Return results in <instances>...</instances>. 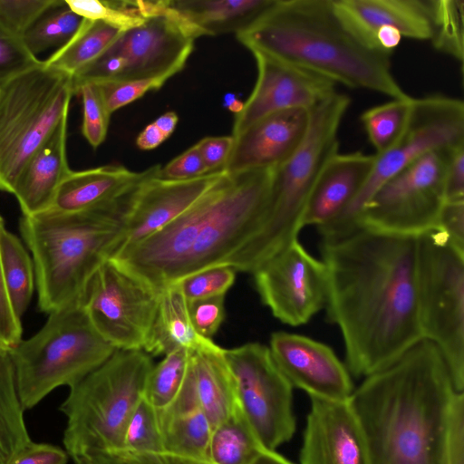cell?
I'll use <instances>...</instances> for the list:
<instances>
[{"instance_id": "obj_1", "label": "cell", "mask_w": 464, "mask_h": 464, "mask_svg": "<svg viewBox=\"0 0 464 464\" xmlns=\"http://www.w3.org/2000/svg\"><path fill=\"white\" fill-rule=\"evenodd\" d=\"M328 276V320L338 326L346 367L367 377L423 339L419 313L418 237L358 226L321 240Z\"/></svg>"}, {"instance_id": "obj_2", "label": "cell", "mask_w": 464, "mask_h": 464, "mask_svg": "<svg viewBox=\"0 0 464 464\" xmlns=\"http://www.w3.org/2000/svg\"><path fill=\"white\" fill-rule=\"evenodd\" d=\"M456 392L440 350L427 339L365 377L349 401L371 464H449L446 428Z\"/></svg>"}, {"instance_id": "obj_3", "label": "cell", "mask_w": 464, "mask_h": 464, "mask_svg": "<svg viewBox=\"0 0 464 464\" xmlns=\"http://www.w3.org/2000/svg\"><path fill=\"white\" fill-rule=\"evenodd\" d=\"M273 169L224 171L174 221L111 258L159 290L201 269L224 264L258 231Z\"/></svg>"}, {"instance_id": "obj_4", "label": "cell", "mask_w": 464, "mask_h": 464, "mask_svg": "<svg viewBox=\"0 0 464 464\" xmlns=\"http://www.w3.org/2000/svg\"><path fill=\"white\" fill-rule=\"evenodd\" d=\"M236 36L248 50H260L334 83L392 99L410 97L392 75V54L369 47L354 35L333 0H276Z\"/></svg>"}, {"instance_id": "obj_5", "label": "cell", "mask_w": 464, "mask_h": 464, "mask_svg": "<svg viewBox=\"0 0 464 464\" xmlns=\"http://www.w3.org/2000/svg\"><path fill=\"white\" fill-rule=\"evenodd\" d=\"M130 197L106 208L23 216L20 231L32 255L40 311L49 314L82 302L94 273L122 243Z\"/></svg>"}, {"instance_id": "obj_6", "label": "cell", "mask_w": 464, "mask_h": 464, "mask_svg": "<svg viewBox=\"0 0 464 464\" xmlns=\"http://www.w3.org/2000/svg\"><path fill=\"white\" fill-rule=\"evenodd\" d=\"M350 99L336 91L310 110L308 130L297 150L273 169L270 192L256 235L224 264L253 273L298 239L304 212L324 166L338 153V130Z\"/></svg>"}, {"instance_id": "obj_7", "label": "cell", "mask_w": 464, "mask_h": 464, "mask_svg": "<svg viewBox=\"0 0 464 464\" xmlns=\"http://www.w3.org/2000/svg\"><path fill=\"white\" fill-rule=\"evenodd\" d=\"M152 367L150 356L143 350H115L70 388L60 411L67 419L63 442L72 459L122 450L127 424L143 397Z\"/></svg>"}, {"instance_id": "obj_8", "label": "cell", "mask_w": 464, "mask_h": 464, "mask_svg": "<svg viewBox=\"0 0 464 464\" xmlns=\"http://www.w3.org/2000/svg\"><path fill=\"white\" fill-rule=\"evenodd\" d=\"M115 350L94 329L82 302L49 314L35 334L9 348L24 410L58 387H73Z\"/></svg>"}, {"instance_id": "obj_9", "label": "cell", "mask_w": 464, "mask_h": 464, "mask_svg": "<svg viewBox=\"0 0 464 464\" xmlns=\"http://www.w3.org/2000/svg\"><path fill=\"white\" fill-rule=\"evenodd\" d=\"M72 76L41 61L0 84V190L12 193L22 169L68 115Z\"/></svg>"}, {"instance_id": "obj_10", "label": "cell", "mask_w": 464, "mask_h": 464, "mask_svg": "<svg viewBox=\"0 0 464 464\" xmlns=\"http://www.w3.org/2000/svg\"><path fill=\"white\" fill-rule=\"evenodd\" d=\"M417 281L423 339L440 350L464 392V250L440 229L418 236Z\"/></svg>"}, {"instance_id": "obj_11", "label": "cell", "mask_w": 464, "mask_h": 464, "mask_svg": "<svg viewBox=\"0 0 464 464\" xmlns=\"http://www.w3.org/2000/svg\"><path fill=\"white\" fill-rule=\"evenodd\" d=\"M464 144V103L442 95L413 98L407 125L387 150L374 154L366 183L349 207L318 228L322 239L342 237L356 227L357 218L375 191L390 178L424 155Z\"/></svg>"}, {"instance_id": "obj_12", "label": "cell", "mask_w": 464, "mask_h": 464, "mask_svg": "<svg viewBox=\"0 0 464 464\" xmlns=\"http://www.w3.org/2000/svg\"><path fill=\"white\" fill-rule=\"evenodd\" d=\"M452 149L430 152L386 180L363 207L356 227L412 237L437 228L445 202L444 169Z\"/></svg>"}, {"instance_id": "obj_13", "label": "cell", "mask_w": 464, "mask_h": 464, "mask_svg": "<svg viewBox=\"0 0 464 464\" xmlns=\"http://www.w3.org/2000/svg\"><path fill=\"white\" fill-rule=\"evenodd\" d=\"M160 291L109 258L89 282L82 306L94 329L116 350H143Z\"/></svg>"}, {"instance_id": "obj_14", "label": "cell", "mask_w": 464, "mask_h": 464, "mask_svg": "<svg viewBox=\"0 0 464 464\" xmlns=\"http://www.w3.org/2000/svg\"><path fill=\"white\" fill-rule=\"evenodd\" d=\"M239 406L261 444L272 450L295 430L293 386L275 363L268 346L259 343L225 349Z\"/></svg>"}, {"instance_id": "obj_15", "label": "cell", "mask_w": 464, "mask_h": 464, "mask_svg": "<svg viewBox=\"0 0 464 464\" xmlns=\"http://www.w3.org/2000/svg\"><path fill=\"white\" fill-rule=\"evenodd\" d=\"M259 296L285 324H306L325 306L327 270L295 240L261 264L253 273Z\"/></svg>"}, {"instance_id": "obj_16", "label": "cell", "mask_w": 464, "mask_h": 464, "mask_svg": "<svg viewBox=\"0 0 464 464\" xmlns=\"http://www.w3.org/2000/svg\"><path fill=\"white\" fill-rule=\"evenodd\" d=\"M257 78L254 89L237 113L235 138L260 119L288 110L310 111L335 92V83L293 63L256 49Z\"/></svg>"}, {"instance_id": "obj_17", "label": "cell", "mask_w": 464, "mask_h": 464, "mask_svg": "<svg viewBox=\"0 0 464 464\" xmlns=\"http://www.w3.org/2000/svg\"><path fill=\"white\" fill-rule=\"evenodd\" d=\"M195 39L168 0H159L154 12L140 25L122 32L111 48L127 59V80L173 76L184 68Z\"/></svg>"}, {"instance_id": "obj_18", "label": "cell", "mask_w": 464, "mask_h": 464, "mask_svg": "<svg viewBox=\"0 0 464 464\" xmlns=\"http://www.w3.org/2000/svg\"><path fill=\"white\" fill-rule=\"evenodd\" d=\"M160 167L131 193L123 216V240L117 252L170 224L195 204L224 174L222 169L183 180L158 178Z\"/></svg>"}, {"instance_id": "obj_19", "label": "cell", "mask_w": 464, "mask_h": 464, "mask_svg": "<svg viewBox=\"0 0 464 464\" xmlns=\"http://www.w3.org/2000/svg\"><path fill=\"white\" fill-rule=\"evenodd\" d=\"M268 348L293 388L304 390L310 397L339 401L350 399L354 390L350 372L327 344L279 331L271 334Z\"/></svg>"}, {"instance_id": "obj_20", "label": "cell", "mask_w": 464, "mask_h": 464, "mask_svg": "<svg viewBox=\"0 0 464 464\" xmlns=\"http://www.w3.org/2000/svg\"><path fill=\"white\" fill-rule=\"evenodd\" d=\"M310 399L301 464H371L362 428L349 400Z\"/></svg>"}, {"instance_id": "obj_21", "label": "cell", "mask_w": 464, "mask_h": 464, "mask_svg": "<svg viewBox=\"0 0 464 464\" xmlns=\"http://www.w3.org/2000/svg\"><path fill=\"white\" fill-rule=\"evenodd\" d=\"M310 111L288 110L266 116L234 138L222 169L227 173L276 169L300 146L308 130Z\"/></svg>"}, {"instance_id": "obj_22", "label": "cell", "mask_w": 464, "mask_h": 464, "mask_svg": "<svg viewBox=\"0 0 464 464\" xmlns=\"http://www.w3.org/2000/svg\"><path fill=\"white\" fill-rule=\"evenodd\" d=\"M333 1L340 17L353 34L377 51L380 50L375 44V34L382 27H392L402 37L411 39L431 38V0Z\"/></svg>"}, {"instance_id": "obj_23", "label": "cell", "mask_w": 464, "mask_h": 464, "mask_svg": "<svg viewBox=\"0 0 464 464\" xmlns=\"http://www.w3.org/2000/svg\"><path fill=\"white\" fill-rule=\"evenodd\" d=\"M141 172L123 166H102L72 171L60 184L49 209L77 213L111 208L125 201L151 172Z\"/></svg>"}, {"instance_id": "obj_24", "label": "cell", "mask_w": 464, "mask_h": 464, "mask_svg": "<svg viewBox=\"0 0 464 464\" xmlns=\"http://www.w3.org/2000/svg\"><path fill=\"white\" fill-rule=\"evenodd\" d=\"M374 155L336 153L324 166L309 198L303 225L325 226L357 197L374 165Z\"/></svg>"}, {"instance_id": "obj_25", "label": "cell", "mask_w": 464, "mask_h": 464, "mask_svg": "<svg viewBox=\"0 0 464 464\" xmlns=\"http://www.w3.org/2000/svg\"><path fill=\"white\" fill-rule=\"evenodd\" d=\"M68 115L27 161L19 174L13 194L23 216H33L49 209L55 193L71 172L66 156Z\"/></svg>"}, {"instance_id": "obj_26", "label": "cell", "mask_w": 464, "mask_h": 464, "mask_svg": "<svg viewBox=\"0 0 464 464\" xmlns=\"http://www.w3.org/2000/svg\"><path fill=\"white\" fill-rule=\"evenodd\" d=\"M224 350L214 342L189 353L187 372L212 430L239 406L234 376Z\"/></svg>"}, {"instance_id": "obj_27", "label": "cell", "mask_w": 464, "mask_h": 464, "mask_svg": "<svg viewBox=\"0 0 464 464\" xmlns=\"http://www.w3.org/2000/svg\"><path fill=\"white\" fill-rule=\"evenodd\" d=\"M276 0H168L196 38L245 31Z\"/></svg>"}, {"instance_id": "obj_28", "label": "cell", "mask_w": 464, "mask_h": 464, "mask_svg": "<svg viewBox=\"0 0 464 464\" xmlns=\"http://www.w3.org/2000/svg\"><path fill=\"white\" fill-rule=\"evenodd\" d=\"M211 342V339L200 336L193 328L188 302L179 284L175 282L163 287L156 317L143 351L154 356L166 355L179 348H201Z\"/></svg>"}, {"instance_id": "obj_29", "label": "cell", "mask_w": 464, "mask_h": 464, "mask_svg": "<svg viewBox=\"0 0 464 464\" xmlns=\"http://www.w3.org/2000/svg\"><path fill=\"white\" fill-rule=\"evenodd\" d=\"M9 348L0 344V464H7L33 441L27 431Z\"/></svg>"}, {"instance_id": "obj_30", "label": "cell", "mask_w": 464, "mask_h": 464, "mask_svg": "<svg viewBox=\"0 0 464 464\" xmlns=\"http://www.w3.org/2000/svg\"><path fill=\"white\" fill-rule=\"evenodd\" d=\"M158 417L164 452L208 461L212 427L198 405L179 412H158Z\"/></svg>"}, {"instance_id": "obj_31", "label": "cell", "mask_w": 464, "mask_h": 464, "mask_svg": "<svg viewBox=\"0 0 464 464\" xmlns=\"http://www.w3.org/2000/svg\"><path fill=\"white\" fill-rule=\"evenodd\" d=\"M121 34L103 21L84 19L76 34L44 63L72 76L104 53Z\"/></svg>"}, {"instance_id": "obj_32", "label": "cell", "mask_w": 464, "mask_h": 464, "mask_svg": "<svg viewBox=\"0 0 464 464\" xmlns=\"http://www.w3.org/2000/svg\"><path fill=\"white\" fill-rule=\"evenodd\" d=\"M266 449L238 406L233 414L213 429L208 461L213 464H249Z\"/></svg>"}, {"instance_id": "obj_33", "label": "cell", "mask_w": 464, "mask_h": 464, "mask_svg": "<svg viewBox=\"0 0 464 464\" xmlns=\"http://www.w3.org/2000/svg\"><path fill=\"white\" fill-rule=\"evenodd\" d=\"M83 17L74 13L65 0H53L20 39L34 57L51 48H61L79 31Z\"/></svg>"}, {"instance_id": "obj_34", "label": "cell", "mask_w": 464, "mask_h": 464, "mask_svg": "<svg viewBox=\"0 0 464 464\" xmlns=\"http://www.w3.org/2000/svg\"><path fill=\"white\" fill-rule=\"evenodd\" d=\"M0 255L7 292L14 313L21 319L34 295L33 259L21 240L5 226L0 231Z\"/></svg>"}, {"instance_id": "obj_35", "label": "cell", "mask_w": 464, "mask_h": 464, "mask_svg": "<svg viewBox=\"0 0 464 464\" xmlns=\"http://www.w3.org/2000/svg\"><path fill=\"white\" fill-rule=\"evenodd\" d=\"M412 102L411 96L392 99L362 112L361 121L375 154L384 152L399 139L407 125Z\"/></svg>"}, {"instance_id": "obj_36", "label": "cell", "mask_w": 464, "mask_h": 464, "mask_svg": "<svg viewBox=\"0 0 464 464\" xmlns=\"http://www.w3.org/2000/svg\"><path fill=\"white\" fill-rule=\"evenodd\" d=\"M190 351L177 349L166 354L150 370L143 397L158 412L167 410L178 397L185 380Z\"/></svg>"}, {"instance_id": "obj_37", "label": "cell", "mask_w": 464, "mask_h": 464, "mask_svg": "<svg viewBox=\"0 0 464 464\" xmlns=\"http://www.w3.org/2000/svg\"><path fill=\"white\" fill-rule=\"evenodd\" d=\"M432 33L435 49L457 61L464 58V1L431 0Z\"/></svg>"}, {"instance_id": "obj_38", "label": "cell", "mask_w": 464, "mask_h": 464, "mask_svg": "<svg viewBox=\"0 0 464 464\" xmlns=\"http://www.w3.org/2000/svg\"><path fill=\"white\" fill-rule=\"evenodd\" d=\"M77 14L103 21L124 32L140 25L147 18L143 1L65 0Z\"/></svg>"}, {"instance_id": "obj_39", "label": "cell", "mask_w": 464, "mask_h": 464, "mask_svg": "<svg viewBox=\"0 0 464 464\" xmlns=\"http://www.w3.org/2000/svg\"><path fill=\"white\" fill-rule=\"evenodd\" d=\"M119 452H164L158 412L144 397L139 401L129 420L122 450Z\"/></svg>"}, {"instance_id": "obj_40", "label": "cell", "mask_w": 464, "mask_h": 464, "mask_svg": "<svg viewBox=\"0 0 464 464\" xmlns=\"http://www.w3.org/2000/svg\"><path fill=\"white\" fill-rule=\"evenodd\" d=\"M236 269L218 264L177 281L187 302L225 295L236 279Z\"/></svg>"}, {"instance_id": "obj_41", "label": "cell", "mask_w": 464, "mask_h": 464, "mask_svg": "<svg viewBox=\"0 0 464 464\" xmlns=\"http://www.w3.org/2000/svg\"><path fill=\"white\" fill-rule=\"evenodd\" d=\"M76 93L81 94L83 105L82 135L96 149L106 138L111 113L97 83H83L78 87Z\"/></svg>"}, {"instance_id": "obj_42", "label": "cell", "mask_w": 464, "mask_h": 464, "mask_svg": "<svg viewBox=\"0 0 464 464\" xmlns=\"http://www.w3.org/2000/svg\"><path fill=\"white\" fill-rule=\"evenodd\" d=\"M172 76L164 74L154 77L113 81L97 83L108 111H115L131 103L150 91L160 89Z\"/></svg>"}, {"instance_id": "obj_43", "label": "cell", "mask_w": 464, "mask_h": 464, "mask_svg": "<svg viewBox=\"0 0 464 464\" xmlns=\"http://www.w3.org/2000/svg\"><path fill=\"white\" fill-rule=\"evenodd\" d=\"M40 63L21 39L0 23V84Z\"/></svg>"}, {"instance_id": "obj_44", "label": "cell", "mask_w": 464, "mask_h": 464, "mask_svg": "<svg viewBox=\"0 0 464 464\" xmlns=\"http://www.w3.org/2000/svg\"><path fill=\"white\" fill-rule=\"evenodd\" d=\"M53 0H0V23L19 38Z\"/></svg>"}, {"instance_id": "obj_45", "label": "cell", "mask_w": 464, "mask_h": 464, "mask_svg": "<svg viewBox=\"0 0 464 464\" xmlns=\"http://www.w3.org/2000/svg\"><path fill=\"white\" fill-rule=\"evenodd\" d=\"M188 312L195 331L211 339L225 317L224 295L188 302Z\"/></svg>"}, {"instance_id": "obj_46", "label": "cell", "mask_w": 464, "mask_h": 464, "mask_svg": "<svg viewBox=\"0 0 464 464\" xmlns=\"http://www.w3.org/2000/svg\"><path fill=\"white\" fill-rule=\"evenodd\" d=\"M446 447L449 464H464V392H457L450 403Z\"/></svg>"}, {"instance_id": "obj_47", "label": "cell", "mask_w": 464, "mask_h": 464, "mask_svg": "<svg viewBox=\"0 0 464 464\" xmlns=\"http://www.w3.org/2000/svg\"><path fill=\"white\" fill-rule=\"evenodd\" d=\"M4 226L0 216V231ZM22 334L21 319L15 314L7 292L0 255V344L11 348L22 340Z\"/></svg>"}, {"instance_id": "obj_48", "label": "cell", "mask_w": 464, "mask_h": 464, "mask_svg": "<svg viewBox=\"0 0 464 464\" xmlns=\"http://www.w3.org/2000/svg\"><path fill=\"white\" fill-rule=\"evenodd\" d=\"M209 173L203 162L197 145L190 147L173 159L163 168L160 167L158 178L171 180L194 179Z\"/></svg>"}, {"instance_id": "obj_49", "label": "cell", "mask_w": 464, "mask_h": 464, "mask_svg": "<svg viewBox=\"0 0 464 464\" xmlns=\"http://www.w3.org/2000/svg\"><path fill=\"white\" fill-rule=\"evenodd\" d=\"M445 202L464 200V144L453 148L443 174Z\"/></svg>"}, {"instance_id": "obj_50", "label": "cell", "mask_w": 464, "mask_h": 464, "mask_svg": "<svg viewBox=\"0 0 464 464\" xmlns=\"http://www.w3.org/2000/svg\"><path fill=\"white\" fill-rule=\"evenodd\" d=\"M234 144L232 136L207 137L196 145L208 172L224 168Z\"/></svg>"}, {"instance_id": "obj_51", "label": "cell", "mask_w": 464, "mask_h": 464, "mask_svg": "<svg viewBox=\"0 0 464 464\" xmlns=\"http://www.w3.org/2000/svg\"><path fill=\"white\" fill-rule=\"evenodd\" d=\"M437 228L443 231L454 245L464 250V200L444 202Z\"/></svg>"}, {"instance_id": "obj_52", "label": "cell", "mask_w": 464, "mask_h": 464, "mask_svg": "<svg viewBox=\"0 0 464 464\" xmlns=\"http://www.w3.org/2000/svg\"><path fill=\"white\" fill-rule=\"evenodd\" d=\"M68 454L59 447L32 442L7 464H66Z\"/></svg>"}, {"instance_id": "obj_53", "label": "cell", "mask_w": 464, "mask_h": 464, "mask_svg": "<svg viewBox=\"0 0 464 464\" xmlns=\"http://www.w3.org/2000/svg\"><path fill=\"white\" fill-rule=\"evenodd\" d=\"M112 455L121 464H213L208 460H198L168 452H118Z\"/></svg>"}, {"instance_id": "obj_54", "label": "cell", "mask_w": 464, "mask_h": 464, "mask_svg": "<svg viewBox=\"0 0 464 464\" xmlns=\"http://www.w3.org/2000/svg\"><path fill=\"white\" fill-rule=\"evenodd\" d=\"M402 36L401 33L392 27H382L375 34L376 47L386 53L392 54V51L400 44Z\"/></svg>"}, {"instance_id": "obj_55", "label": "cell", "mask_w": 464, "mask_h": 464, "mask_svg": "<svg viewBox=\"0 0 464 464\" xmlns=\"http://www.w3.org/2000/svg\"><path fill=\"white\" fill-rule=\"evenodd\" d=\"M167 138L157 128L154 122L149 124L139 134L136 143L141 150H152L160 146Z\"/></svg>"}, {"instance_id": "obj_56", "label": "cell", "mask_w": 464, "mask_h": 464, "mask_svg": "<svg viewBox=\"0 0 464 464\" xmlns=\"http://www.w3.org/2000/svg\"><path fill=\"white\" fill-rule=\"evenodd\" d=\"M72 459L74 464H121L112 454L103 452L89 453Z\"/></svg>"}, {"instance_id": "obj_57", "label": "cell", "mask_w": 464, "mask_h": 464, "mask_svg": "<svg viewBox=\"0 0 464 464\" xmlns=\"http://www.w3.org/2000/svg\"><path fill=\"white\" fill-rule=\"evenodd\" d=\"M179 118L178 115L173 111H168L160 116L155 121L157 128L163 133L168 139L174 131Z\"/></svg>"}, {"instance_id": "obj_58", "label": "cell", "mask_w": 464, "mask_h": 464, "mask_svg": "<svg viewBox=\"0 0 464 464\" xmlns=\"http://www.w3.org/2000/svg\"><path fill=\"white\" fill-rule=\"evenodd\" d=\"M249 464H294L287 459L277 453L276 450H264L252 462Z\"/></svg>"}]
</instances>
